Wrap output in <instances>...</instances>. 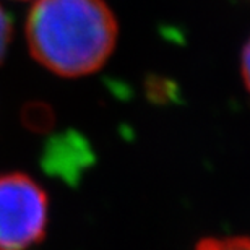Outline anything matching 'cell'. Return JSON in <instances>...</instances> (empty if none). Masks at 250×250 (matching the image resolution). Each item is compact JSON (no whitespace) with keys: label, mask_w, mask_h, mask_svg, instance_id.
Returning <instances> with one entry per match:
<instances>
[{"label":"cell","mask_w":250,"mask_h":250,"mask_svg":"<svg viewBox=\"0 0 250 250\" xmlns=\"http://www.w3.org/2000/svg\"><path fill=\"white\" fill-rule=\"evenodd\" d=\"M117 33L104 0H36L26 20L33 59L65 78L98 72L112 56Z\"/></svg>","instance_id":"6da1fadb"},{"label":"cell","mask_w":250,"mask_h":250,"mask_svg":"<svg viewBox=\"0 0 250 250\" xmlns=\"http://www.w3.org/2000/svg\"><path fill=\"white\" fill-rule=\"evenodd\" d=\"M49 200L23 172L0 174V250H28L46 237Z\"/></svg>","instance_id":"7a4b0ae2"},{"label":"cell","mask_w":250,"mask_h":250,"mask_svg":"<svg viewBox=\"0 0 250 250\" xmlns=\"http://www.w3.org/2000/svg\"><path fill=\"white\" fill-rule=\"evenodd\" d=\"M241 73L244 84H246L247 91L250 93V38L246 42V46L242 49V56H241Z\"/></svg>","instance_id":"5b68a950"},{"label":"cell","mask_w":250,"mask_h":250,"mask_svg":"<svg viewBox=\"0 0 250 250\" xmlns=\"http://www.w3.org/2000/svg\"><path fill=\"white\" fill-rule=\"evenodd\" d=\"M18 2H23V0H18Z\"/></svg>","instance_id":"8992f818"},{"label":"cell","mask_w":250,"mask_h":250,"mask_svg":"<svg viewBox=\"0 0 250 250\" xmlns=\"http://www.w3.org/2000/svg\"><path fill=\"white\" fill-rule=\"evenodd\" d=\"M195 250H250V237H207Z\"/></svg>","instance_id":"3957f363"},{"label":"cell","mask_w":250,"mask_h":250,"mask_svg":"<svg viewBox=\"0 0 250 250\" xmlns=\"http://www.w3.org/2000/svg\"><path fill=\"white\" fill-rule=\"evenodd\" d=\"M12 34H13L12 18L8 17V13L0 5V65L3 63L5 57H7L8 46L12 42Z\"/></svg>","instance_id":"277c9868"}]
</instances>
